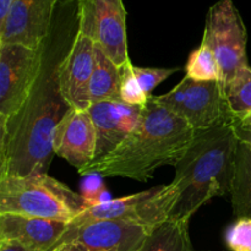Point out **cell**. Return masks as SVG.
<instances>
[{"mask_svg":"<svg viewBox=\"0 0 251 251\" xmlns=\"http://www.w3.org/2000/svg\"><path fill=\"white\" fill-rule=\"evenodd\" d=\"M225 240L230 251H251V218H237L226 230Z\"/></svg>","mask_w":251,"mask_h":251,"instance_id":"cell-21","label":"cell"},{"mask_svg":"<svg viewBox=\"0 0 251 251\" xmlns=\"http://www.w3.org/2000/svg\"><path fill=\"white\" fill-rule=\"evenodd\" d=\"M50 251H98L73 240H60Z\"/></svg>","mask_w":251,"mask_h":251,"instance_id":"cell-24","label":"cell"},{"mask_svg":"<svg viewBox=\"0 0 251 251\" xmlns=\"http://www.w3.org/2000/svg\"><path fill=\"white\" fill-rule=\"evenodd\" d=\"M230 198L235 217L251 218V153L242 144L238 145Z\"/></svg>","mask_w":251,"mask_h":251,"instance_id":"cell-17","label":"cell"},{"mask_svg":"<svg viewBox=\"0 0 251 251\" xmlns=\"http://www.w3.org/2000/svg\"><path fill=\"white\" fill-rule=\"evenodd\" d=\"M77 29V0H60L31 93L11 119L0 123V179L48 171L56 125L70 109L59 87V66L70 48L64 49L69 36Z\"/></svg>","mask_w":251,"mask_h":251,"instance_id":"cell-1","label":"cell"},{"mask_svg":"<svg viewBox=\"0 0 251 251\" xmlns=\"http://www.w3.org/2000/svg\"><path fill=\"white\" fill-rule=\"evenodd\" d=\"M178 70V68H141V66L134 65L135 76L149 97H151L152 91L157 86L161 85L163 81L171 77Z\"/></svg>","mask_w":251,"mask_h":251,"instance_id":"cell-22","label":"cell"},{"mask_svg":"<svg viewBox=\"0 0 251 251\" xmlns=\"http://www.w3.org/2000/svg\"><path fill=\"white\" fill-rule=\"evenodd\" d=\"M190 220H169L149 233L141 251H198L189 233Z\"/></svg>","mask_w":251,"mask_h":251,"instance_id":"cell-16","label":"cell"},{"mask_svg":"<svg viewBox=\"0 0 251 251\" xmlns=\"http://www.w3.org/2000/svg\"><path fill=\"white\" fill-rule=\"evenodd\" d=\"M144 109L122 100L96 103L88 108L97 136L95 161H100L112 153L137 129L142 120Z\"/></svg>","mask_w":251,"mask_h":251,"instance_id":"cell-12","label":"cell"},{"mask_svg":"<svg viewBox=\"0 0 251 251\" xmlns=\"http://www.w3.org/2000/svg\"><path fill=\"white\" fill-rule=\"evenodd\" d=\"M78 31L123 66L129 58L126 9L123 0H77Z\"/></svg>","mask_w":251,"mask_h":251,"instance_id":"cell-7","label":"cell"},{"mask_svg":"<svg viewBox=\"0 0 251 251\" xmlns=\"http://www.w3.org/2000/svg\"><path fill=\"white\" fill-rule=\"evenodd\" d=\"M142 245H144V244H142ZM141 248H142V247H141ZM139 251H141V249H140V250H139Z\"/></svg>","mask_w":251,"mask_h":251,"instance_id":"cell-27","label":"cell"},{"mask_svg":"<svg viewBox=\"0 0 251 251\" xmlns=\"http://www.w3.org/2000/svg\"><path fill=\"white\" fill-rule=\"evenodd\" d=\"M238 145L232 126L195 131L190 147L174 166L171 184L179 199L171 220H190L213 198L230 194Z\"/></svg>","mask_w":251,"mask_h":251,"instance_id":"cell-3","label":"cell"},{"mask_svg":"<svg viewBox=\"0 0 251 251\" xmlns=\"http://www.w3.org/2000/svg\"><path fill=\"white\" fill-rule=\"evenodd\" d=\"M95 64V43L77 31L59 66V87L68 105L76 110L91 107L90 81Z\"/></svg>","mask_w":251,"mask_h":251,"instance_id":"cell-10","label":"cell"},{"mask_svg":"<svg viewBox=\"0 0 251 251\" xmlns=\"http://www.w3.org/2000/svg\"><path fill=\"white\" fill-rule=\"evenodd\" d=\"M247 42V28L234 1L218 0L208 9L202 43L210 47L217 59L222 83H227L250 66Z\"/></svg>","mask_w":251,"mask_h":251,"instance_id":"cell-6","label":"cell"},{"mask_svg":"<svg viewBox=\"0 0 251 251\" xmlns=\"http://www.w3.org/2000/svg\"><path fill=\"white\" fill-rule=\"evenodd\" d=\"M69 223L17 215H0V239L19 242L32 251H50L68 230Z\"/></svg>","mask_w":251,"mask_h":251,"instance_id":"cell-14","label":"cell"},{"mask_svg":"<svg viewBox=\"0 0 251 251\" xmlns=\"http://www.w3.org/2000/svg\"><path fill=\"white\" fill-rule=\"evenodd\" d=\"M150 230L127 220L96 221L69 225L60 240H73L98 251H139Z\"/></svg>","mask_w":251,"mask_h":251,"instance_id":"cell-11","label":"cell"},{"mask_svg":"<svg viewBox=\"0 0 251 251\" xmlns=\"http://www.w3.org/2000/svg\"><path fill=\"white\" fill-rule=\"evenodd\" d=\"M97 136L88 110L70 108L56 125L53 137L54 154L81 171L96 158Z\"/></svg>","mask_w":251,"mask_h":251,"instance_id":"cell-13","label":"cell"},{"mask_svg":"<svg viewBox=\"0 0 251 251\" xmlns=\"http://www.w3.org/2000/svg\"><path fill=\"white\" fill-rule=\"evenodd\" d=\"M16 0H0V22L4 21L7 12Z\"/></svg>","mask_w":251,"mask_h":251,"instance_id":"cell-26","label":"cell"},{"mask_svg":"<svg viewBox=\"0 0 251 251\" xmlns=\"http://www.w3.org/2000/svg\"><path fill=\"white\" fill-rule=\"evenodd\" d=\"M91 105L120 100V68L95 44V64L90 81Z\"/></svg>","mask_w":251,"mask_h":251,"instance_id":"cell-15","label":"cell"},{"mask_svg":"<svg viewBox=\"0 0 251 251\" xmlns=\"http://www.w3.org/2000/svg\"><path fill=\"white\" fill-rule=\"evenodd\" d=\"M156 97L195 131L230 126L234 119L225 86L220 81L196 82L185 76L169 92Z\"/></svg>","mask_w":251,"mask_h":251,"instance_id":"cell-5","label":"cell"},{"mask_svg":"<svg viewBox=\"0 0 251 251\" xmlns=\"http://www.w3.org/2000/svg\"><path fill=\"white\" fill-rule=\"evenodd\" d=\"M60 0H16L0 22V46L21 44L38 50L49 37Z\"/></svg>","mask_w":251,"mask_h":251,"instance_id":"cell-9","label":"cell"},{"mask_svg":"<svg viewBox=\"0 0 251 251\" xmlns=\"http://www.w3.org/2000/svg\"><path fill=\"white\" fill-rule=\"evenodd\" d=\"M195 130L157 100L149 98L137 129L110 154L78 171L81 176L147 181L162 166H176L193 142Z\"/></svg>","mask_w":251,"mask_h":251,"instance_id":"cell-2","label":"cell"},{"mask_svg":"<svg viewBox=\"0 0 251 251\" xmlns=\"http://www.w3.org/2000/svg\"><path fill=\"white\" fill-rule=\"evenodd\" d=\"M0 251H32L19 242L10 239H0Z\"/></svg>","mask_w":251,"mask_h":251,"instance_id":"cell-25","label":"cell"},{"mask_svg":"<svg viewBox=\"0 0 251 251\" xmlns=\"http://www.w3.org/2000/svg\"><path fill=\"white\" fill-rule=\"evenodd\" d=\"M149 98L135 76L134 65L130 60L126 61L120 66V100L126 104L145 108Z\"/></svg>","mask_w":251,"mask_h":251,"instance_id":"cell-20","label":"cell"},{"mask_svg":"<svg viewBox=\"0 0 251 251\" xmlns=\"http://www.w3.org/2000/svg\"><path fill=\"white\" fill-rule=\"evenodd\" d=\"M85 210L82 195L47 173L0 179V215L71 223Z\"/></svg>","mask_w":251,"mask_h":251,"instance_id":"cell-4","label":"cell"},{"mask_svg":"<svg viewBox=\"0 0 251 251\" xmlns=\"http://www.w3.org/2000/svg\"><path fill=\"white\" fill-rule=\"evenodd\" d=\"M234 117L251 113V68L247 66L227 83H223Z\"/></svg>","mask_w":251,"mask_h":251,"instance_id":"cell-19","label":"cell"},{"mask_svg":"<svg viewBox=\"0 0 251 251\" xmlns=\"http://www.w3.org/2000/svg\"><path fill=\"white\" fill-rule=\"evenodd\" d=\"M185 76L196 82H221V69L215 54L207 44L201 42L189 55L185 65Z\"/></svg>","mask_w":251,"mask_h":251,"instance_id":"cell-18","label":"cell"},{"mask_svg":"<svg viewBox=\"0 0 251 251\" xmlns=\"http://www.w3.org/2000/svg\"><path fill=\"white\" fill-rule=\"evenodd\" d=\"M41 49L21 44L0 46V123L11 119L22 108L42 69Z\"/></svg>","mask_w":251,"mask_h":251,"instance_id":"cell-8","label":"cell"},{"mask_svg":"<svg viewBox=\"0 0 251 251\" xmlns=\"http://www.w3.org/2000/svg\"><path fill=\"white\" fill-rule=\"evenodd\" d=\"M230 126L234 131L238 142L244 145L251 153V113L234 117Z\"/></svg>","mask_w":251,"mask_h":251,"instance_id":"cell-23","label":"cell"}]
</instances>
